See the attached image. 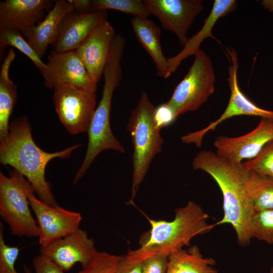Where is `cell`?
Returning <instances> with one entry per match:
<instances>
[{
    "mask_svg": "<svg viewBox=\"0 0 273 273\" xmlns=\"http://www.w3.org/2000/svg\"><path fill=\"white\" fill-rule=\"evenodd\" d=\"M245 185L254 211L273 209L272 178L247 170Z\"/></svg>",
    "mask_w": 273,
    "mask_h": 273,
    "instance_id": "obj_23",
    "label": "cell"
},
{
    "mask_svg": "<svg viewBox=\"0 0 273 273\" xmlns=\"http://www.w3.org/2000/svg\"><path fill=\"white\" fill-rule=\"evenodd\" d=\"M176 118L174 112L166 103L156 107L154 122L157 128L160 130L171 124Z\"/></svg>",
    "mask_w": 273,
    "mask_h": 273,
    "instance_id": "obj_31",
    "label": "cell"
},
{
    "mask_svg": "<svg viewBox=\"0 0 273 273\" xmlns=\"http://www.w3.org/2000/svg\"><path fill=\"white\" fill-rule=\"evenodd\" d=\"M174 212V218L170 221L147 216L151 229L141 236L140 247L126 254L130 259L142 261L153 255H169L184 246H190L193 237L209 232L215 226L207 223L209 215L193 201Z\"/></svg>",
    "mask_w": 273,
    "mask_h": 273,
    "instance_id": "obj_3",
    "label": "cell"
},
{
    "mask_svg": "<svg viewBox=\"0 0 273 273\" xmlns=\"http://www.w3.org/2000/svg\"><path fill=\"white\" fill-rule=\"evenodd\" d=\"M215 260L204 257L198 246L180 249L168 255L167 273H218Z\"/></svg>",
    "mask_w": 273,
    "mask_h": 273,
    "instance_id": "obj_22",
    "label": "cell"
},
{
    "mask_svg": "<svg viewBox=\"0 0 273 273\" xmlns=\"http://www.w3.org/2000/svg\"><path fill=\"white\" fill-rule=\"evenodd\" d=\"M1 223L0 230V273H18L15 268V264L19 254L17 247L11 246L5 243L3 230ZM24 273H32L25 265Z\"/></svg>",
    "mask_w": 273,
    "mask_h": 273,
    "instance_id": "obj_28",
    "label": "cell"
},
{
    "mask_svg": "<svg viewBox=\"0 0 273 273\" xmlns=\"http://www.w3.org/2000/svg\"><path fill=\"white\" fill-rule=\"evenodd\" d=\"M33 266L35 273H64L56 263L41 254L33 259Z\"/></svg>",
    "mask_w": 273,
    "mask_h": 273,
    "instance_id": "obj_33",
    "label": "cell"
},
{
    "mask_svg": "<svg viewBox=\"0 0 273 273\" xmlns=\"http://www.w3.org/2000/svg\"><path fill=\"white\" fill-rule=\"evenodd\" d=\"M51 0H6L0 2V29L24 32L41 21L52 9Z\"/></svg>",
    "mask_w": 273,
    "mask_h": 273,
    "instance_id": "obj_17",
    "label": "cell"
},
{
    "mask_svg": "<svg viewBox=\"0 0 273 273\" xmlns=\"http://www.w3.org/2000/svg\"><path fill=\"white\" fill-rule=\"evenodd\" d=\"M104 83L102 98L95 111L87 131L88 144L86 153L80 167L75 175V184L85 174L94 160L102 151L113 150L121 153L125 150L113 134L110 122L113 95L122 79L121 60L110 58L103 72Z\"/></svg>",
    "mask_w": 273,
    "mask_h": 273,
    "instance_id": "obj_4",
    "label": "cell"
},
{
    "mask_svg": "<svg viewBox=\"0 0 273 273\" xmlns=\"http://www.w3.org/2000/svg\"><path fill=\"white\" fill-rule=\"evenodd\" d=\"M96 93L79 89L69 84L54 88L53 101L59 119L72 134L87 131L96 110Z\"/></svg>",
    "mask_w": 273,
    "mask_h": 273,
    "instance_id": "obj_8",
    "label": "cell"
},
{
    "mask_svg": "<svg viewBox=\"0 0 273 273\" xmlns=\"http://www.w3.org/2000/svg\"><path fill=\"white\" fill-rule=\"evenodd\" d=\"M151 15L156 17L163 29L174 33L183 48L188 32L196 17L203 11L202 0H144Z\"/></svg>",
    "mask_w": 273,
    "mask_h": 273,
    "instance_id": "obj_11",
    "label": "cell"
},
{
    "mask_svg": "<svg viewBox=\"0 0 273 273\" xmlns=\"http://www.w3.org/2000/svg\"><path fill=\"white\" fill-rule=\"evenodd\" d=\"M247 170L273 178V140L268 142L254 158L242 162Z\"/></svg>",
    "mask_w": 273,
    "mask_h": 273,
    "instance_id": "obj_27",
    "label": "cell"
},
{
    "mask_svg": "<svg viewBox=\"0 0 273 273\" xmlns=\"http://www.w3.org/2000/svg\"><path fill=\"white\" fill-rule=\"evenodd\" d=\"M40 252L64 271H68L76 263H80L82 268L86 267L99 252L86 232L78 229L46 247H40Z\"/></svg>",
    "mask_w": 273,
    "mask_h": 273,
    "instance_id": "obj_14",
    "label": "cell"
},
{
    "mask_svg": "<svg viewBox=\"0 0 273 273\" xmlns=\"http://www.w3.org/2000/svg\"><path fill=\"white\" fill-rule=\"evenodd\" d=\"M115 273H142V261L131 260L127 255L118 256Z\"/></svg>",
    "mask_w": 273,
    "mask_h": 273,
    "instance_id": "obj_32",
    "label": "cell"
},
{
    "mask_svg": "<svg viewBox=\"0 0 273 273\" xmlns=\"http://www.w3.org/2000/svg\"><path fill=\"white\" fill-rule=\"evenodd\" d=\"M16 54L11 48L4 59L0 70V140L9 132V120L17 100V86L9 77V70Z\"/></svg>",
    "mask_w": 273,
    "mask_h": 273,
    "instance_id": "obj_21",
    "label": "cell"
},
{
    "mask_svg": "<svg viewBox=\"0 0 273 273\" xmlns=\"http://www.w3.org/2000/svg\"><path fill=\"white\" fill-rule=\"evenodd\" d=\"M75 9L71 1L57 0L46 17L22 33L36 55L41 59L49 44L55 40L62 19Z\"/></svg>",
    "mask_w": 273,
    "mask_h": 273,
    "instance_id": "obj_18",
    "label": "cell"
},
{
    "mask_svg": "<svg viewBox=\"0 0 273 273\" xmlns=\"http://www.w3.org/2000/svg\"><path fill=\"white\" fill-rule=\"evenodd\" d=\"M273 140V118L261 117L252 131L237 137L220 135L213 143L218 156L241 163L255 158L269 141Z\"/></svg>",
    "mask_w": 273,
    "mask_h": 273,
    "instance_id": "obj_13",
    "label": "cell"
},
{
    "mask_svg": "<svg viewBox=\"0 0 273 273\" xmlns=\"http://www.w3.org/2000/svg\"><path fill=\"white\" fill-rule=\"evenodd\" d=\"M81 146L79 143L60 151L45 152L34 141L27 117L21 116L11 122L8 135L0 140V162L11 166L26 177L40 200L57 206L50 185L45 178L46 167L54 158L69 157Z\"/></svg>",
    "mask_w": 273,
    "mask_h": 273,
    "instance_id": "obj_2",
    "label": "cell"
},
{
    "mask_svg": "<svg viewBox=\"0 0 273 273\" xmlns=\"http://www.w3.org/2000/svg\"><path fill=\"white\" fill-rule=\"evenodd\" d=\"M155 109L148 95L142 92L127 123V129L131 135L133 147L131 196L128 204L132 203L152 161L162 151L164 140L160 130L155 124Z\"/></svg>",
    "mask_w": 273,
    "mask_h": 273,
    "instance_id": "obj_5",
    "label": "cell"
},
{
    "mask_svg": "<svg viewBox=\"0 0 273 273\" xmlns=\"http://www.w3.org/2000/svg\"><path fill=\"white\" fill-rule=\"evenodd\" d=\"M226 56L229 61L228 82L231 95L228 104L220 116L208 126L198 131L189 132L183 136L181 141L186 144H194L201 147L204 135L214 130L224 121L233 117L247 115L273 118V111L261 108L252 102L241 90L238 81V58L233 48H226Z\"/></svg>",
    "mask_w": 273,
    "mask_h": 273,
    "instance_id": "obj_9",
    "label": "cell"
},
{
    "mask_svg": "<svg viewBox=\"0 0 273 273\" xmlns=\"http://www.w3.org/2000/svg\"><path fill=\"white\" fill-rule=\"evenodd\" d=\"M194 170H202L215 180L223 197V216L215 226L230 224L241 246L249 244L254 209L245 185L247 170L241 163L223 159L211 151L202 150L194 157Z\"/></svg>",
    "mask_w": 273,
    "mask_h": 273,
    "instance_id": "obj_1",
    "label": "cell"
},
{
    "mask_svg": "<svg viewBox=\"0 0 273 273\" xmlns=\"http://www.w3.org/2000/svg\"><path fill=\"white\" fill-rule=\"evenodd\" d=\"M30 206L37 219L40 247L67 236L77 231L82 219L81 214L58 205L51 206L37 198L30 185L27 190Z\"/></svg>",
    "mask_w": 273,
    "mask_h": 273,
    "instance_id": "obj_10",
    "label": "cell"
},
{
    "mask_svg": "<svg viewBox=\"0 0 273 273\" xmlns=\"http://www.w3.org/2000/svg\"><path fill=\"white\" fill-rule=\"evenodd\" d=\"M44 84L54 89L60 84H69L87 92L96 93L97 83L88 74L74 51L66 52L52 51L46 67L40 71Z\"/></svg>",
    "mask_w": 273,
    "mask_h": 273,
    "instance_id": "obj_12",
    "label": "cell"
},
{
    "mask_svg": "<svg viewBox=\"0 0 273 273\" xmlns=\"http://www.w3.org/2000/svg\"><path fill=\"white\" fill-rule=\"evenodd\" d=\"M117 257L99 252L88 265L77 273H115Z\"/></svg>",
    "mask_w": 273,
    "mask_h": 273,
    "instance_id": "obj_29",
    "label": "cell"
},
{
    "mask_svg": "<svg viewBox=\"0 0 273 273\" xmlns=\"http://www.w3.org/2000/svg\"><path fill=\"white\" fill-rule=\"evenodd\" d=\"M29 181L13 169L10 176L0 172V215L12 233L19 237H36L38 228L29 208Z\"/></svg>",
    "mask_w": 273,
    "mask_h": 273,
    "instance_id": "obj_7",
    "label": "cell"
},
{
    "mask_svg": "<svg viewBox=\"0 0 273 273\" xmlns=\"http://www.w3.org/2000/svg\"><path fill=\"white\" fill-rule=\"evenodd\" d=\"M106 10L81 13L75 9L61 20L57 36L52 44L54 51L66 52L75 51L101 23L106 20Z\"/></svg>",
    "mask_w": 273,
    "mask_h": 273,
    "instance_id": "obj_16",
    "label": "cell"
},
{
    "mask_svg": "<svg viewBox=\"0 0 273 273\" xmlns=\"http://www.w3.org/2000/svg\"><path fill=\"white\" fill-rule=\"evenodd\" d=\"M116 34L106 19L82 42L74 51L96 83L101 79Z\"/></svg>",
    "mask_w": 273,
    "mask_h": 273,
    "instance_id": "obj_15",
    "label": "cell"
},
{
    "mask_svg": "<svg viewBox=\"0 0 273 273\" xmlns=\"http://www.w3.org/2000/svg\"><path fill=\"white\" fill-rule=\"evenodd\" d=\"M215 75L210 57L199 50L188 73L175 86L166 104L176 117L195 111L203 105L215 89Z\"/></svg>",
    "mask_w": 273,
    "mask_h": 273,
    "instance_id": "obj_6",
    "label": "cell"
},
{
    "mask_svg": "<svg viewBox=\"0 0 273 273\" xmlns=\"http://www.w3.org/2000/svg\"><path fill=\"white\" fill-rule=\"evenodd\" d=\"M261 4L264 9L269 12H273V0H263Z\"/></svg>",
    "mask_w": 273,
    "mask_h": 273,
    "instance_id": "obj_35",
    "label": "cell"
},
{
    "mask_svg": "<svg viewBox=\"0 0 273 273\" xmlns=\"http://www.w3.org/2000/svg\"><path fill=\"white\" fill-rule=\"evenodd\" d=\"M91 6L93 11L114 10L135 18H148L151 15L141 0H92Z\"/></svg>",
    "mask_w": 273,
    "mask_h": 273,
    "instance_id": "obj_25",
    "label": "cell"
},
{
    "mask_svg": "<svg viewBox=\"0 0 273 273\" xmlns=\"http://www.w3.org/2000/svg\"><path fill=\"white\" fill-rule=\"evenodd\" d=\"M132 28L140 43L151 56L156 70V74L167 78L169 72L167 59L164 55L160 41L161 29L154 21L148 18L131 19Z\"/></svg>",
    "mask_w": 273,
    "mask_h": 273,
    "instance_id": "obj_20",
    "label": "cell"
},
{
    "mask_svg": "<svg viewBox=\"0 0 273 273\" xmlns=\"http://www.w3.org/2000/svg\"><path fill=\"white\" fill-rule=\"evenodd\" d=\"M250 234L252 238L273 244V209L254 211Z\"/></svg>",
    "mask_w": 273,
    "mask_h": 273,
    "instance_id": "obj_26",
    "label": "cell"
},
{
    "mask_svg": "<svg viewBox=\"0 0 273 273\" xmlns=\"http://www.w3.org/2000/svg\"><path fill=\"white\" fill-rule=\"evenodd\" d=\"M269 273H273V265H272V267L270 268Z\"/></svg>",
    "mask_w": 273,
    "mask_h": 273,
    "instance_id": "obj_36",
    "label": "cell"
},
{
    "mask_svg": "<svg viewBox=\"0 0 273 273\" xmlns=\"http://www.w3.org/2000/svg\"><path fill=\"white\" fill-rule=\"evenodd\" d=\"M75 10L81 13L87 14L93 11L91 6L90 0H71Z\"/></svg>",
    "mask_w": 273,
    "mask_h": 273,
    "instance_id": "obj_34",
    "label": "cell"
},
{
    "mask_svg": "<svg viewBox=\"0 0 273 273\" xmlns=\"http://www.w3.org/2000/svg\"><path fill=\"white\" fill-rule=\"evenodd\" d=\"M21 32L14 29H0V58L3 59L6 47L16 48L28 57L40 71L46 67L44 63L22 36Z\"/></svg>",
    "mask_w": 273,
    "mask_h": 273,
    "instance_id": "obj_24",
    "label": "cell"
},
{
    "mask_svg": "<svg viewBox=\"0 0 273 273\" xmlns=\"http://www.w3.org/2000/svg\"><path fill=\"white\" fill-rule=\"evenodd\" d=\"M168 255L158 254L142 261V273H167Z\"/></svg>",
    "mask_w": 273,
    "mask_h": 273,
    "instance_id": "obj_30",
    "label": "cell"
},
{
    "mask_svg": "<svg viewBox=\"0 0 273 273\" xmlns=\"http://www.w3.org/2000/svg\"><path fill=\"white\" fill-rule=\"evenodd\" d=\"M235 0H215L208 17L204 19L202 28L191 38H189L183 49L173 57L168 58L167 63L169 73L174 72L181 62L187 57L194 55L200 50L203 40L210 37L220 43L213 35L212 30L217 21L221 17L234 11L237 8Z\"/></svg>",
    "mask_w": 273,
    "mask_h": 273,
    "instance_id": "obj_19",
    "label": "cell"
}]
</instances>
